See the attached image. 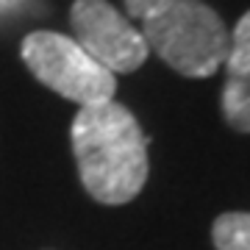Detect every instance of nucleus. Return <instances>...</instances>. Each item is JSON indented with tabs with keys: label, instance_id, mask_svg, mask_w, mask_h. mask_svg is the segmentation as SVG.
<instances>
[{
	"label": "nucleus",
	"instance_id": "4",
	"mask_svg": "<svg viewBox=\"0 0 250 250\" xmlns=\"http://www.w3.org/2000/svg\"><path fill=\"white\" fill-rule=\"evenodd\" d=\"M72 39L108 72H134L147 59V42L108 0H75L70 9Z\"/></svg>",
	"mask_w": 250,
	"mask_h": 250
},
{
	"label": "nucleus",
	"instance_id": "6",
	"mask_svg": "<svg viewBox=\"0 0 250 250\" xmlns=\"http://www.w3.org/2000/svg\"><path fill=\"white\" fill-rule=\"evenodd\" d=\"M211 239L217 250H250V211H228L214 220Z\"/></svg>",
	"mask_w": 250,
	"mask_h": 250
},
{
	"label": "nucleus",
	"instance_id": "3",
	"mask_svg": "<svg viewBox=\"0 0 250 250\" xmlns=\"http://www.w3.org/2000/svg\"><path fill=\"white\" fill-rule=\"evenodd\" d=\"M20 56L39 83L78 106L114 100V72L95 62L72 36L56 31H34L22 39Z\"/></svg>",
	"mask_w": 250,
	"mask_h": 250
},
{
	"label": "nucleus",
	"instance_id": "2",
	"mask_svg": "<svg viewBox=\"0 0 250 250\" xmlns=\"http://www.w3.org/2000/svg\"><path fill=\"white\" fill-rule=\"evenodd\" d=\"M147 50L187 78H208L223 67L231 34L211 6L200 0H170L142 20Z\"/></svg>",
	"mask_w": 250,
	"mask_h": 250
},
{
	"label": "nucleus",
	"instance_id": "5",
	"mask_svg": "<svg viewBox=\"0 0 250 250\" xmlns=\"http://www.w3.org/2000/svg\"><path fill=\"white\" fill-rule=\"evenodd\" d=\"M223 117L233 131L250 134V11L236 22L225 56Z\"/></svg>",
	"mask_w": 250,
	"mask_h": 250
},
{
	"label": "nucleus",
	"instance_id": "8",
	"mask_svg": "<svg viewBox=\"0 0 250 250\" xmlns=\"http://www.w3.org/2000/svg\"><path fill=\"white\" fill-rule=\"evenodd\" d=\"M22 3H25V0H0V17H6V14H11V11H17Z\"/></svg>",
	"mask_w": 250,
	"mask_h": 250
},
{
	"label": "nucleus",
	"instance_id": "7",
	"mask_svg": "<svg viewBox=\"0 0 250 250\" xmlns=\"http://www.w3.org/2000/svg\"><path fill=\"white\" fill-rule=\"evenodd\" d=\"M123 3H125V11L134 20H145L150 17L153 11H159L161 6H167L170 0H123Z\"/></svg>",
	"mask_w": 250,
	"mask_h": 250
},
{
	"label": "nucleus",
	"instance_id": "1",
	"mask_svg": "<svg viewBox=\"0 0 250 250\" xmlns=\"http://www.w3.org/2000/svg\"><path fill=\"white\" fill-rule=\"evenodd\" d=\"M70 136L81 184L89 197L106 206H123L145 189L150 139L123 103L106 100L81 106Z\"/></svg>",
	"mask_w": 250,
	"mask_h": 250
}]
</instances>
